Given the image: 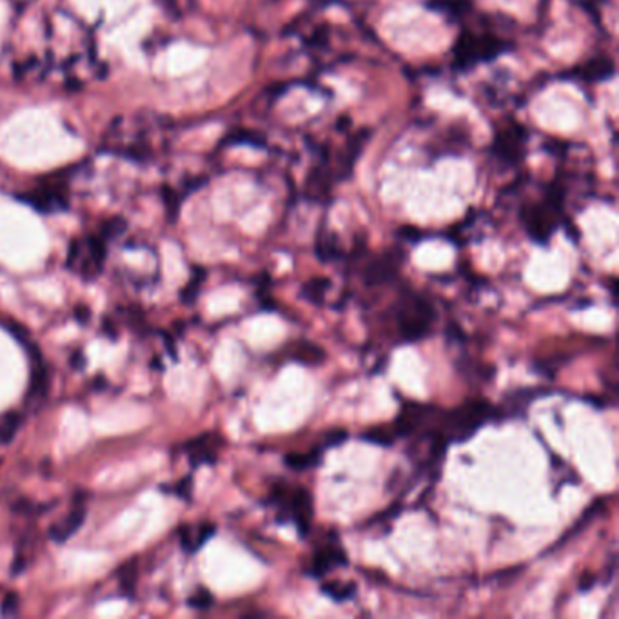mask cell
Here are the masks:
<instances>
[{"mask_svg":"<svg viewBox=\"0 0 619 619\" xmlns=\"http://www.w3.org/2000/svg\"><path fill=\"white\" fill-rule=\"evenodd\" d=\"M84 516H86V511H84V507L75 508V511L71 512V514H69V516L65 518L62 523H58L53 527L51 538L55 539V542H65V539H68L71 534L77 532L78 527H80L82 521H84Z\"/></svg>","mask_w":619,"mask_h":619,"instance_id":"30bf717a","label":"cell"},{"mask_svg":"<svg viewBox=\"0 0 619 619\" xmlns=\"http://www.w3.org/2000/svg\"><path fill=\"white\" fill-rule=\"evenodd\" d=\"M401 263V253L398 251H391V253H385L378 258H375L369 265L365 267L363 271V280H365L367 285H382L387 284L391 280H394L400 271Z\"/></svg>","mask_w":619,"mask_h":619,"instance_id":"8992f818","label":"cell"},{"mask_svg":"<svg viewBox=\"0 0 619 619\" xmlns=\"http://www.w3.org/2000/svg\"><path fill=\"white\" fill-rule=\"evenodd\" d=\"M322 592L325 596H329L331 599L334 601L342 603V601H347V599L354 598V594H356V585L354 583H344V581H327L322 585Z\"/></svg>","mask_w":619,"mask_h":619,"instance_id":"5bb4252c","label":"cell"},{"mask_svg":"<svg viewBox=\"0 0 619 619\" xmlns=\"http://www.w3.org/2000/svg\"><path fill=\"white\" fill-rule=\"evenodd\" d=\"M211 603H213V596L204 589L198 590L193 598L189 599V605L196 606V608H207V606H211Z\"/></svg>","mask_w":619,"mask_h":619,"instance_id":"e0dca14e","label":"cell"},{"mask_svg":"<svg viewBox=\"0 0 619 619\" xmlns=\"http://www.w3.org/2000/svg\"><path fill=\"white\" fill-rule=\"evenodd\" d=\"M215 529L216 527L213 523L200 525L198 530H187V532L182 534V543H184L187 551H198L215 534Z\"/></svg>","mask_w":619,"mask_h":619,"instance_id":"7c38bea8","label":"cell"},{"mask_svg":"<svg viewBox=\"0 0 619 619\" xmlns=\"http://www.w3.org/2000/svg\"><path fill=\"white\" fill-rule=\"evenodd\" d=\"M331 287V280L325 278V276H316V278H311L304 287H301V298H306L311 304H316V306H322L323 300H325V293Z\"/></svg>","mask_w":619,"mask_h":619,"instance_id":"8fae6325","label":"cell"},{"mask_svg":"<svg viewBox=\"0 0 619 619\" xmlns=\"http://www.w3.org/2000/svg\"><path fill=\"white\" fill-rule=\"evenodd\" d=\"M347 438H349V432H347V430H345V429H336V430H331V432H327L325 438H323L322 447H323V449H327V447H336V445H340V443H344Z\"/></svg>","mask_w":619,"mask_h":619,"instance_id":"2e32d148","label":"cell"},{"mask_svg":"<svg viewBox=\"0 0 619 619\" xmlns=\"http://www.w3.org/2000/svg\"><path fill=\"white\" fill-rule=\"evenodd\" d=\"M594 580H596V577H594L592 574H585V577H583V580L580 581V590H581V592H587V590H590V587L594 585Z\"/></svg>","mask_w":619,"mask_h":619,"instance_id":"ac0fdd59","label":"cell"},{"mask_svg":"<svg viewBox=\"0 0 619 619\" xmlns=\"http://www.w3.org/2000/svg\"><path fill=\"white\" fill-rule=\"evenodd\" d=\"M504 49V40H499L494 35H476L465 31L456 42V61L460 62V65L467 68L476 62L490 61Z\"/></svg>","mask_w":619,"mask_h":619,"instance_id":"5b68a950","label":"cell"},{"mask_svg":"<svg viewBox=\"0 0 619 619\" xmlns=\"http://www.w3.org/2000/svg\"><path fill=\"white\" fill-rule=\"evenodd\" d=\"M436 313L425 298L416 294H407L400 298L396 306V323L401 334V340L407 344L423 340L430 332L434 323Z\"/></svg>","mask_w":619,"mask_h":619,"instance_id":"7a4b0ae2","label":"cell"},{"mask_svg":"<svg viewBox=\"0 0 619 619\" xmlns=\"http://www.w3.org/2000/svg\"><path fill=\"white\" fill-rule=\"evenodd\" d=\"M215 436L213 434H206L202 438H198L196 442L191 443V458L198 463H202V461H215V447L216 443H213Z\"/></svg>","mask_w":619,"mask_h":619,"instance_id":"4fadbf2b","label":"cell"},{"mask_svg":"<svg viewBox=\"0 0 619 619\" xmlns=\"http://www.w3.org/2000/svg\"><path fill=\"white\" fill-rule=\"evenodd\" d=\"M291 358L304 365H320L325 361V351L313 342H296L291 349Z\"/></svg>","mask_w":619,"mask_h":619,"instance_id":"ba28073f","label":"cell"},{"mask_svg":"<svg viewBox=\"0 0 619 619\" xmlns=\"http://www.w3.org/2000/svg\"><path fill=\"white\" fill-rule=\"evenodd\" d=\"M494 416V408L485 400H467L460 407L439 413L434 418L439 434L447 438V442H465L476 432L480 427L485 425Z\"/></svg>","mask_w":619,"mask_h":619,"instance_id":"6da1fadb","label":"cell"},{"mask_svg":"<svg viewBox=\"0 0 619 619\" xmlns=\"http://www.w3.org/2000/svg\"><path fill=\"white\" fill-rule=\"evenodd\" d=\"M345 565H347V554L342 551L340 546L327 545L316 551L313 563H311L309 574L314 577H322L325 576L327 572L334 570L338 567H345Z\"/></svg>","mask_w":619,"mask_h":619,"instance_id":"52a82bcc","label":"cell"},{"mask_svg":"<svg viewBox=\"0 0 619 619\" xmlns=\"http://www.w3.org/2000/svg\"><path fill=\"white\" fill-rule=\"evenodd\" d=\"M271 499L273 504H278L287 512L289 520L294 521L300 536H306L309 532L314 507L313 496H311V492L306 487H294V490H291V492H287L285 487H273Z\"/></svg>","mask_w":619,"mask_h":619,"instance_id":"277c9868","label":"cell"},{"mask_svg":"<svg viewBox=\"0 0 619 619\" xmlns=\"http://www.w3.org/2000/svg\"><path fill=\"white\" fill-rule=\"evenodd\" d=\"M322 451L323 447H314L307 452H291L284 458V463L293 470L313 469L322 460Z\"/></svg>","mask_w":619,"mask_h":619,"instance_id":"9c48e42d","label":"cell"},{"mask_svg":"<svg viewBox=\"0 0 619 619\" xmlns=\"http://www.w3.org/2000/svg\"><path fill=\"white\" fill-rule=\"evenodd\" d=\"M521 220L534 242L546 244L561 222V194L558 191H551L542 202L523 207Z\"/></svg>","mask_w":619,"mask_h":619,"instance_id":"3957f363","label":"cell"},{"mask_svg":"<svg viewBox=\"0 0 619 619\" xmlns=\"http://www.w3.org/2000/svg\"><path fill=\"white\" fill-rule=\"evenodd\" d=\"M361 438L365 439V442L382 445V447H391L392 443L396 442V436H394V432H392L391 425L369 429L367 432H363V434H361Z\"/></svg>","mask_w":619,"mask_h":619,"instance_id":"9a60e30c","label":"cell"}]
</instances>
